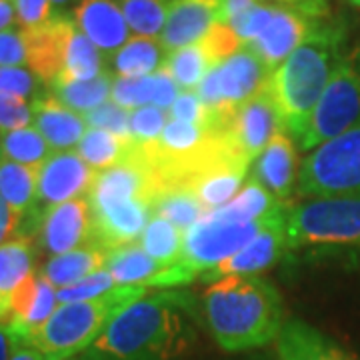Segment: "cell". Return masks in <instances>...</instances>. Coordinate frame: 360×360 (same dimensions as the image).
Instances as JSON below:
<instances>
[{
  "label": "cell",
  "instance_id": "obj_38",
  "mask_svg": "<svg viewBox=\"0 0 360 360\" xmlns=\"http://www.w3.org/2000/svg\"><path fill=\"white\" fill-rule=\"evenodd\" d=\"M42 80L30 68L25 66H2L0 68V92L11 94L16 98H25L34 103L42 94Z\"/></svg>",
  "mask_w": 360,
  "mask_h": 360
},
{
  "label": "cell",
  "instance_id": "obj_43",
  "mask_svg": "<svg viewBox=\"0 0 360 360\" xmlns=\"http://www.w3.org/2000/svg\"><path fill=\"white\" fill-rule=\"evenodd\" d=\"M274 14H276L274 4L258 2L257 6H252L248 13L240 14L238 18H234L229 25L236 32V37L243 40V44H250L264 32V28L270 25Z\"/></svg>",
  "mask_w": 360,
  "mask_h": 360
},
{
  "label": "cell",
  "instance_id": "obj_45",
  "mask_svg": "<svg viewBox=\"0 0 360 360\" xmlns=\"http://www.w3.org/2000/svg\"><path fill=\"white\" fill-rule=\"evenodd\" d=\"M13 6L20 30H34L54 16L52 0H13Z\"/></svg>",
  "mask_w": 360,
  "mask_h": 360
},
{
  "label": "cell",
  "instance_id": "obj_21",
  "mask_svg": "<svg viewBox=\"0 0 360 360\" xmlns=\"http://www.w3.org/2000/svg\"><path fill=\"white\" fill-rule=\"evenodd\" d=\"M179 84L172 80L167 70H158L155 75L139 78H120L115 77L112 82V103L120 104L127 110H136L141 106H158L170 108L179 98Z\"/></svg>",
  "mask_w": 360,
  "mask_h": 360
},
{
  "label": "cell",
  "instance_id": "obj_51",
  "mask_svg": "<svg viewBox=\"0 0 360 360\" xmlns=\"http://www.w3.org/2000/svg\"><path fill=\"white\" fill-rule=\"evenodd\" d=\"M20 347L22 342L4 324H0V360H11Z\"/></svg>",
  "mask_w": 360,
  "mask_h": 360
},
{
  "label": "cell",
  "instance_id": "obj_16",
  "mask_svg": "<svg viewBox=\"0 0 360 360\" xmlns=\"http://www.w3.org/2000/svg\"><path fill=\"white\" fill-rule=\"evenodd\" d=\"M75 28L77 25L70 16L54 14L52 20H49L44 26H39L34 30H25L26 52H28L26 66L49 86L63 72L66 46Z\"/></svg>",
  "mask_w": 360,
  "mask_h": 360
},
{
  "label": "cell",
  "instance_id": "obj_35",
  "mask_svg": "<svg viewBox=\"0 0 360 360\" xmlns=\"http://www.w3.org/2000/svg\"><path fill=\"white\" fill-rule=\"evenodd\" d=\"M0 150L6 160H13L25 167L40 168L54 153L44 136L32 127L11 130L0 136Z\"/></svg>",
  "mask_w": 360,
  "mask_h": 360
},
{
  "label": "cell",
  "instance_id": "obj_15",
  "mask_svg": "<svg viewBox=\"0 0 360 360\" xmlns=\"http://www.w3.org/2000/svg\"><path fill=\"white\" fill-rule=\"evenodd\" d=\"M288 246L286 238V214L270 222L264 231L257 234L245 248H240L236 255L220 262L219 266L206 270L202 274L205 281H219L231 274L238 276H257L258 272L272 266L278 258L283 257L284 248Z\"/></svg>",
  "mask_w": 360,
  "mask_h": 360
},
{
  "label": "cell",
  "instance_id": "obj_55",
  "mask_svg": "<svg viewBox=\"0 0 360 360\" xmlns=\"http://www.w3.org/2000/svg\"><path fill=\"white\" fill-rule=\"evenodd\" d=\"M348 2H350V4H352L354 8H360V0H348Z\"/></svg>",
  "mask_w": 360,
  "mask_h": 360
},
{
  "label": "cell",
  "instance_id": "obj_6",
  "mask_svg": "<svg viewBox=\"0 0 360 360\" xmlns=\"http://www.w3.org/2000/svg\"><path fill=\"white\" fill-rule=\"evenodd\" d=\"M296 193L307 198L360 196V127L310 150L298 168Z\"/></svg>",
  "mask_w": 360,
  "mask_h": 360
},
{
  "label": "cell",
  "instance_id": "obj_39",
  "mask_svg": "<svg viewBox=\"0 0 360 360\" xmlns=\"http://www.w3.org/2000/svg\"><path fill=\"white\" fill-rule=\"evenodd\" d=\"M118 284L115 283L112 274L108 270H101V272H94L90 274L89 278L80 281V283L72 284V286H66L60 288L56 292L58 298V304H70V302H84V300H94V298H101L106 292H110L112 288H116Z\"/></svg>",
  "mask_w": 360,
  "mask_h": 360
},
{
  "label": "cell",
  "instance_id": "obj_27",
  "mask_svg": "<svg viewBox=\"0 0 360 360\" xmlns=\"http://www.w3.org/2000/svg\"><path fill=\"white\" fill-rule=\"evenodd\" d=\"M34 266V240L16 238L0 246V322L11 312V296L16 286L32 274Z\"/></svg>",
  "mask_w": 360,
  "mask_h": 360
},
{
  "label": "cell",
  "instance_id": "obj_49",
  "mask_svg": "<svg viewBox=\"0 0 360 360\" xmlns=\"http://www.w3.org/2000/svg\"><path fill=\"white\" fill-rule=\"evenodd\" d=\"M258 2H260V0H220L217 22L229 25L234 18H238L240 14L248 13L252 6H257Z\"/></svg>",
  "mask_w": 360,
  "mask_h": 360
},
{
  "label": "cell",
  "instance_id": "obj_18",
  "mask_svg": "<svg viewBox=\"0 0 360 360\" xmlns=\"http://www.w3.org/2000/svg\"><path fill=\"white\" fill-rule=\"evenodd\" d=\"M220 0H172L167 25L160 32V44L172 52L191 46L217 25Z\"/></svg>",
  "mask_w": 360,
  "mask_h": 360
},
{
  "label": "cell",
  "instance_id": "obj_36",
  "mask_svg": "<svg viewBox=\"0 0 360 360\" xmlns=\"http://www.w3.org/2000/svg\"><path fill=\"white\" fill-rule=\"evenodd\" d=\"M132 37L158 39L167 25L172 0H116Z\"/></svg>",
  "mask_w": 360,
  "mask_h": 360
},
{
  "label": "cell",
  "instance_id": "obj_41",
  "mask_svg": "<svg viewBox=\"0 0 360 360\" xmlns=\"http://www.w3.org/2000/svg\"><path fill=\"white\" fill-rule=\"evenodd\" d=\"M130 112L132 110H127L120 104L108 101L103 106L86 112L84 120H86L89 129L106 130V132H112L116 136L129 139V136H132L130 134Z\"/></svg>",
  "mask_w": 360,
  "mask_h": 360
},
{
  "label": "cell",
  "instance_id": "obj_31",
  "mask_svg": "<svg viewBox=\"0 0 360 360\" xmlns=\"http://www.w3.org/2000/svg\"><path fill=\"white\" fill-rule=\"evenodd\" d=\"M246 167L238 165H226V167L212 168L210 172L202 174L200 179L191 186V191L200 198L208 212L217 210L220 206L229 205L236 196L243 180L246 176Z\"/></svg>",
  "mask_w": 360,
  "mask_h": 360
},
{
  "label": "cell",
  "instance_id": "obj_42",
  "mask_svg": "<svg viewBox=\"0 0 360 360\" xmlns=\"http://www.w3.org/2000/svg\"><path fill=\"white\" fill-rule=\"evenodd\" d=\"M168 120H170V115L165 108H158L153 104L141 106V108L130 112V134L134 141H156L162 134Z\"/></svg>",
  "mask_w": 360,
  "mask_h": 360
},
{
  "label": "cell",
  "instance_id": "obj_54",
  "mask_svg": "<svg viewBox=\"0 0 360 360\" xmlns=\"http://www.w3.org/2000/svg\"><path fill=\"white\" fill-rule=\"evenodd\" d=\"M70 2H75V0H52L54 6H66V4H70Z\"/></svg>",
  "mask_w": 360,
  "mask_h": 360
},
{
  "label": "cell",
  "instance_id": "obj_11",
  "mask_svg": "<svg viewBox=\"0 0 360 360\" xmlns=\"http://www.w3.org/2000/svg\"><path fill=\"white\" fill-rule=\"evenodd\" d=\"M34 243L52 257L96 245L89 198H75L44 208Z\"/></svg>",
  "mask_w": 360,
  "mask_h": 360
},
{
  "label": "cell",
  "instance_id": "obj_23",
  "mask_svg": "<svg viewBox=\"0 0 360 360\" xmlns=\"http://www.w3.org/2000/svg\"><path fill=\"white\" fill-rule=\"evenodd\" d=\"M286 210L288 205L278 200L264 184H260L257 179H248L245 188L229 205L208 212L206 219L222 220V222H257V220L284 214Z\"/></svg>",
  "mask_w": 360,
  "mask_h": 360
},
{
  "label": "cell",
  "instance_id": "obj_32",
  "mask_svg": "<svg viewBox=\"0 0 360 360\" xmlns=\"http://www.w3.org/2000/svg\"><path fill=\"white\" fill-rule=\"evenodd\" d=\"M104 63H106L104 52L98 51L77 26L66 46L63 72L54 82H78V80L96 78L104 72Z\"/></svg>",
  "mask_w": 360,
  "mask_h": 360
},
{
  "label": "cell",
  "instance_id": "obj_53",
  "mask_svg": "<svg viewBox=\"0 0 360 360\" xmlns=\"http://www.w3.org/2000/svg\"><path fill=\"white\" fill-rule=\"evenodd\" d=\"M11 360H49L44 354H40L37 348L32 347H26V345H22V347L18 348L16 352H14V356Z\"/></svg>",
  "mask_w": 360,
  "mask_h": 360
},
{
  "label": "cell",
  "instance_id": "obj_44",
  "mask_svg": "<svg viewBox=\"0 0 360 360\" xmlns=\"http://www.w3.org/2000/svg\"><path fill=\"white\" fill-rule=\"evenodd\" d=\"M32 122V103L0 92V136Z\"/></svg>",
  "mask_w": 360,
  "mask_h": 360
},
{
  "label": "cell",
  "instance_id": "obj_46",
  "mask_svg": "<svg viewBox=\"0 0 360 360\" xmlns=\"http://www.w3.org/2000/svg\"><path fill=\"white\" fill-rule=\"evenodd\" d=\"M28 52H26L25 30H2L0 32V68L2 66H26Z\"/></svg>",
  "mask_w": 360,
  "mask_h": 360
},
{
  "label": "cell",
  "instance_id": "obj_26",
  "mask_svg": "<svg viewBox=\"0 0 360 360\" xmlns=\"http://www.w3.org/2000/svg\"><path fill=\"white\" fill-rule=\"evenodd\" d=\"M167 266L150 257L139 243L122 248L110 250L106 270L112 274L118 286H146L150 288L158 274H162Z\"/></svg>",
  "mask_w": 360,
  "mask_h": 360
},
{
  "label": "cell",
  "instance_id": "obj_4",
  "mask_svg": "<svg viewBox=\"0 0 360 360\" xmlns=\"http://www.w3.org/2000/svg\"><path fill=\"white\" fill-rule=\"evenodd\" d=\"M146 286H116L101 298L60 304L49 321L25 340L49 360L70 359L86 352L104 326L136 300L150 295Z\"/></svg>",
  "mask_w": 360,
  "mask_h": 360
},
{
  "label": "cell",
  "instance_id": "obj_8",
  "mask_svg": "<svg viewBox=\"0 0 360 360\" xmlns=\"http://www.w3.org/2000/svg\"><path fill=\"white\" fill-rule=\"evenodd\" d=\"M270 75L272 70L266 63L258 56L252 46L245 44L240 51L206 72L202 82L196 86V94L200 96L205 106L232 108L266 89Z\"/></svg>",
  "mask_w": 360,
  "mask_h": 360
},
{
  "label": "cell",
  "instance_id": "obj_17",
  "mask_svg": "<svg viewBox=\"0 0 360 360\" xmlns=\"http://www.w3.org/2000/svg\"><path fill=\"white\" fill-rule=\"evenodd\" d=\"M72 20L104 54H115L132 39L127 18L116 0H80L72 13Z\"/></svg>",
  "mask_w": 360,
  "mask_h": 360
},
{
  "label": "cell",
  "instance_id": "obj_22",
  "mask_svg": "<svg viewBox=\"0 0 360 360\" xmlns=\"http://www.w3.org/2000/svg\"><path fill=\"white\" fill-rule=\"evenodd\" d=\"M278 360H354L330 338L302 321L284 322L276 338Z\"/></svg>",
  "mask_w": 360,
  "mask_h": 360
},
{
  "label": "cell",
  "instance_id": "obj_12",
  "mask_svg": "<svg viewBox=\"0 0 360 360\" xmlns=\"http://www.w3.org/2000/svg\"><path fill=\"white\" fill-rule=\"evenodd\" d=\"M96 174L98 172L92 170L77 150L54 153L39 170L37 208H51L75 198H84V194L90 193Z\"/></svg>",
  "mask_w": 360,
  "mask_h": 360
},
{
  "label": "cell",
  "instance_id": "obj_3",
  "mask_svg": "<svg viewBox=\"0 0 360 360\" xmlns=\"http://www.w3.org/2000/svg\"><path fill=\"white\" fill-rule=\"evenodd\" d=\"M340 60L338 28L319 22L309 39L270 75L266 90L276 104L283 129L290 130L296 141L302 136Z\"/></svg>",
  "mask_w": 360,
  "mask_h": 360
},
{
  "label": "cell",
  "instance_id": "obj_13",
  "mask_svg": "<svg viewBox=\"0 0 360 360\" xmlns=\"http://www.w3.org/2000/svg\"><path fill=\"white\" fill-rule=\"evenodd\" d=\"M56 292V286L46 281L40 272L28 274L11 296V312L6 321L0 324H4L25 345L26 338L34 330H39L58 309Z\"/></svg>",
  "mask_w": 360,
  "mask_h": 360
},
{
  "label": "cell",
  "instance_id": "obj_40",
  "mask_svg": "<svg viewBox=\"0 0 360 360\" xmlns=\"http://www.w3.org/2000/svg\"><path fill=\"white\" fill-rule=\"evenodd\" d=\"M198 42L205 49L206 56L212 63V66L226 60L229 56H232L234 52H238L245 46L243 40L238 39L236 32L231 28V25H224V22H217Z\"/></svg>",
  "mask_w": 360,
  "mask_h": 360
},
{
  "label": "cell",
  "instance_id": "obj_33",
  "mask_svg": "<svg viewBox=\"0 0 360 360\" xmlns=\"http://www.w3.org/2000/svg\"><path fill=\"white\" fill-rule=\"evenodd\" d=\"M153 210L155 214L170 220L182 232L193 229L194 224H198L200 220L208 217L206 206L191 188H170V191L160 193L155 198Z\"/></svg>",
  "mask_w": 360,
  "mask_h": 360
},
{
  "label": "cell",
  "instance_id": "obj_7",
  "mask_svg": "<svg viewBox=\"0 0 360 360\" xmlns=\"http://www.w3.org/2000/svg\"><path fill=\"white\" fill-rule=\"evenodd\" d=\"M360 127V63L350 56L336 66L309 124L298 139L302 150H314L348 130Z\"/></svg>",
  "mask_w": 360,
  "mask_h": 360
},
{
  "label": "cell",
  "instance_id": "obj_2",
  "mask_svg": "<svg viewBox=\"0 0 360 360\" xmlns=\"http://www.w3.org/2000/svg\"><path fill=\"white\" fill-rule=\"evenodd\" d=\"M202 312L212 338L229 352L264 347L284 326L283 298L260 276L219 278L202 295Z\"/></svg>",
  "mask_w": 360,
  "mask_h": 360
},
{
  "label": "cell",
  "instance_id": "obj_20",
  "mask_svg": "<svg viewBox=\"0 0 360 360\" xmlns=\"http://www.w3.org/2000/svg\"><path fill=\"white\" fill-rule=\"evenodd\" d=\"M298 168L300 167L296 160L295 142L290 141V136L284 130H278L270 139L266 148L258 155L255 179L286 205V200L295 191V182L298 180Z\"/></svg>",
  "mask_w": 360,
  "mask_h": 360
},
{
  "label": "cell",
  "instance_id": "obj_30",
  "mask_svg": "<svg viewBox=\"0 0 360 360\" xmlns=\"http://www.w3.org/2000/svg\"><path fill=\"white\" fill-rule=\"evenodd\" d=\"M115 75L110 70H104L103 75L90 80L78 82H52L51 94L66 104L68 108L77 110L78 115H86L90 110L108 103V96L112 92Z\"/></svg>",
  "mask_w": 360,
  "mask_h": 360
},
{
  "label": "cell",
  "instance_id": "obj_47",
  "mask_svg": "<svg viewBox=\"0 0 360 360\" xmlns=\"http://www.w3.org/2000/svg\"><path fill=\"white\" fill-rule=\"evenodd\" d=\"M206 116V106L196 94V90H180L179 98L170 106V118L191 122V124H202Z\"/></svg>",
  "mask_w": 360,
  "mask_h": 360
},
{
  "label": "cell",
  "instance_id": "obj_14",
  "mask_svg": "<svg viewBox=\"0 0 360 360\" xmlns=\"http://www.w3.org/2000/svg\"><path fill=\"white\" fill-rule=\"evenodd\" d=\"M321 22V18H312L310 14L290 6H276V14L258 37L252 46L258 56L274 72L292 52L309 39L312 30Z\"/></svg>",
  "mask_w": 360,
  "mask_h": 360
},
{
  "label": "cell",
  "instance_id": "obj_9",
  "mask_svg": "<svg viewBox=\"0 0 360 360\" xmlns=\"http://www.w3.org/2000/svg\"><path fill=\"white\" fill-rule=\"evenodd\" d=\"M286 214V212H284ZM283 217V214H278ZM278 217L257 222H222V220L205 219L193 229L184 232V248L180 262L205 274L206 270L219 266L226 258L245 248L257 234L264 231L270 222Z\"/></svg>",
  "mask_w": 360,
  "mask_h": 360
},
{
  "label": "cell",
  "instance_id": "obj_24",
  "mask_svg": "<svg viewBox=\"0 0 360 360\" xmlns=\"http://www.w3.org/2000/svg\"><path fill=\"white\" fill-rule=\"evenodd\" d=\"M108 255H110V250H106L103 246H84V248L70 250V252L46 260L40 274L60 290V288L72 286V284L89 278L94 272L106 270Z\"/></svg>",
  "mask_w": 360,
  "mask_h": 360
},
{
  "label": "cell",
  "instance_id": "obj_50",
  "mask_svg": "<svg viewBox=\"0 0 360 360\" xmlns=\"http://www.w3.org/2000/svg\"><path fill=\"white\" fill-rule=\"evenodd\" d=\"M260 2H269L274 6L298 8V11L310 14L312 18H322V13H324V0H260Z\"/></svg>",
  "mask_w": 360,
  "mask_h": 360
},
{
  "label": "cell",
  "instance_id": "obj_29",
  "mask_svg": "<svg viewBox=\"0 0 360 360\" xmlns=\"http://www.w3.org/2000/svg\"><path fill=\"white\" fill-rule=\"evenodd\" d=\"M39 170L13 160L0 162V196L14 212L26 217L37 206Z\"/></svg>",
  "mask_w": 360,
  "mask_h": 360
},
{
  "label": "cell",
  "instance_id": "obj_48",
  "mask_svg": "<svg viewBox=\"0 0 360 360\" xmlns=\"http://www.w3.org/2000/svg\"><path fill=\"white\" fill-rule=\"evenodd\" d=\"M22 226H25V217L14 212L0 196V246L16 238H22Z\"/></svg>",
  "mask_w": 360,
  "mask_h": 360
},
{
  "label": "cell",
  "instance_id": "obj_25",
  "mask_svg": "<svg viewBox=\"0 0 360 360\" xmlns=\"http://www.w3.org/2000/svg\"><path fill=\"white\" fill-rule=\"evenodd\" d=\"M168 52L158 39L132 37L110 56V72L120 78H139L162 70Z\"/></svg>",
  "mask_w": 360,
  "mask_h": 360
},
{
  "label": "cell",
  "instance_id": "obj_56",
  "mask_svg": "<svg viewBox=\"0 0 360 360\" xmlns=\"http://www.w3.org/2000/svg\"><path fill=\"white\" fill-rule=\"evenodd\" d=\"M56 360H82V359H77V356H70V359H56Z\"/></svg>",
  "mask_w": 360,
  "mask_h": 360
},
{
  "label": "cell",
  "instance_id": "obj_34",
  "mask_svg": "<svg viewBox=\"0 0 360 360\" xmlns=\"http://www.w3.org/2000/svg\"><path fill=\"white\" fill-rule=\"evenodd\" d=\"M139 245L150 257L162 264H176L182 258L184 248V232L176 229L170 220L160 214H153L150 222L142 232Z\"/></svg>",
  "mask_w": 360,
  "mask_h": 360
},
{
  "label": "cell",
  "instance_id": "obj_5",
  "mask_svg": "<svg viewBox=\"0 0 360 360\" xmlns=\"http://www.w3.org/2000/svg\"><path fill=\"white\" fill-rule=\"evenodd\" d=\"M288 246H360V196L309 198L286 210Z\"/></svg>",
  "mask_w": 360,
  "mask_h": 360
},
{
  "label": "cell",
  "instance_id": "obj_19",
  "mask_svg": "<svg viewBox=\"0 0 360 360\" xmlns=\"http://www.w3.org/2000/svg\"><path fill=\"white\" fill-rule=\"evenodd\" d=\"M32 122L44 141L51 144L52 150L58 153L78 146L89 130L84 116L54 98L51 92L32 103Z\"/></svg>",
  "mask_w": 360,
  "mask_h": 360
},
{
  "label": "cell",
  "instance_id": "obj_52",
  "mask_svg": "<svg viewBox=\"0 0 360 360\" xmlns=\"http://www.w3.org/2000/svg\"><path fill=\"white\" fill-rule=\"evenodd\" d=\"M16 25V13H14L13 0H0V32L11 30Z\"/></svg>",
  "mask_w": 360,
  "mask_h": 360
},
{
  "label": "cell",
  "instance_id": "obj_57",
  "mask_svg": "<svg viewBox=\"0 0 360 360\" xmlns=\"http://www.w3.org/2000/svg\"><path fill=\"white\" fill-rule=\"evenodd\" d=\"M0 158H2V150H0ZM0 162H2V160H0Z\"/></svg>",
  "mask_w": 360,
  "mask_h": 360
},
{
  "label": "cell",
  "instance_id": "obj_37",
  "mask_svg": "<svg viewBox=\"0 0 360 360\" xmlns=\"http://www.w3.org/2000/svg\"><path fill=\"white\" fill-rule=\"evenodd\" d=\"M162 68L179 84L180 90H196L206 72L212 68V63L208 60L200 42H194L191 46L168 52L167 63Z\"/></svg>",
  "mask_w": 360,
  "mask_h": 360
},
{
  "label": "cell",
  "instance_id": "obj_28",
  "mask_svg": "<svg viewBox=\"0 0 360 360\" xmlns=\"http://www.w3.org/2000/svg\"><path fill=\"white\" fill-rule=\"evenodd\" d=\"M134 144L136 141L132 136L124 139L106 130L89 129L82 141L78 142L77 153L92 170L103 172L124 162L132 155Z\"/></svg>",
  "mask_w": 360,
  "mask_h": 360
},
{
  "label": "cell",
  "instance_id": "obj_10",
  "mask_svg": "<svg viewBox=\"0 0 360 360\" xmlns=\"http://www.w3.org/2000/svg\"><path fill=\"white\" fill-rule=\"evenodd\" d=\"M278 130H284L283 120L270 92L264 89L257 96L232 108L220 134L231 144L232 150L250 165Z\"/></svg>",
  "mask_w": 360,
  "mask_h": 360
},
{
  "label": "cell",
  "instance_id": "obj_1",
  "mask_svg": "<svg viewBox=\"0 0 360 360\" xmlns=\"http://www.w3.org/2000/svg\"><path fill=\"white\" fill-rule=\"evenodd\" d=\"M193 296L150 292L120 310L82 360H176L196 340Z\"/></svg>",
  "mask_w": 360,
  "mask_h": 360
}]
</instances>
